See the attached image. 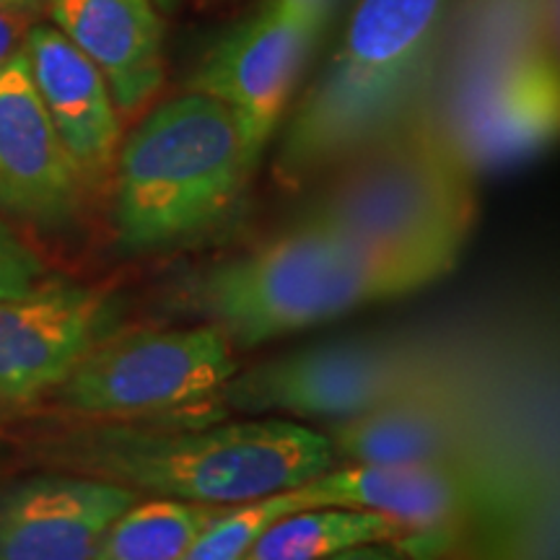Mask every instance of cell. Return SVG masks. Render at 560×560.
Listing matches in <instances>:
<instances>
[{"mask_svg":"<svg viewBox=\"0 0 560 560\" xmlns=\"http://www.w3.org/2000/svg\"><path fill=\"white\" fill-rule=\"evenodd\" d=\"M299 509L340 506L392 516L408 542H446L478 514H499L509 488L446 465H342L293 488Z\"/></svg>","mask_w":560,"mask_h":560,"instance_id":"8fae6325","label":"cell"},{"mask_svg":"<svg viewBox=\"0 0 560 560\" xmlns=\"http://www.w3.org/2000/svg\"><path fill=\"white\" fill-rule=\"evenodd\" d=\"M410 532L376 511L319 506L280 516L249 545L242 560H325L371 542H408Z\"/></svg>","mask_w":560,"mask_h":560,"instance_id":"e0dca14e","label":"cell"},{"mask_svg":"<svg viewBox=\"0 0 560 560\" xmlns=\"http://www.w3.org/2000/svg\"><path fill=\"white\" fill-rule=\"evenodd\" d=\"M330 172L304 219L457 268L478 200L470 166L441 128L408 115Z\"/></svg>","mask_w":560,"mask_h":560,"instance_id":"5b68a950","label":"cell"},{"mask_svg":"<svg viewBox=\"0 0 560 560\" xmlns=\"http://www.w3.org/2000/svg\"><path fill=\"white\" fill-rule=\"evenodd\" d=\"M231 506L149 495L109 524L94 560H179Z\"/></svg>","mask_w":560,"mask_h":560,"instance_id":"ac0fdd59","label":"cell"},{"mask_svg":"<svg viewBox=\"0 0 560 560\" xmlns=\"http://www.w3.org/2000/svg\"><path fill=\"white\" fill-rule=\"evenodd\" d=\"M210 3H221V0H210Z\"/></svg>","mask_w":560,"mask_h":560,"instance_id":"d4e9b609","label":"cell"},{"mask_svg":"<svg viewBox=\"0 0 560 560\" xmlns=\"http://www.w3.org/2000/svg\"><path fill=\"white\" fill-rule=\"evenodd\" d=\"M325 560H425V558L416 556V552L402 542H371V545H359V548L335 552V556Z\"/></svg>","mask_w":560,"mask_h":560,"instance_id":"44dd1931","label":"cell"},{"mask_svg":"<svg viewBox=\"0 0 560 560\" xmlns=\"http://www.w3.org/2000/svg\"><path fill=\"white\" fill-rule=\"evenodd\" d=\"M257 164L234 112L185 91L161 102L120 140L109 177V221L125 257L202 247L240 221Z\"/></svg>","mask_w":560,"mask_h":560,"instance_id":"3957f363","label":"cell"},{"mask_svg":"<svg viewBox=\"0 0 560 560\" xmlns=\"http://www.w3.org/2000/svg\"><path fill=\"white\" fill-rule=\"evenodd\" d=\"M47 0H0V9L19 13V16L30 19L32 13H37L39 9H45Z\"/></svg>","mask_w":560,"mask_h":560,"instance_id":"603a6c76","label":"cell"},{"mask_svg":"<svg viewBox=\"0 0 560 560\" xmlns=\"http://www.w3.org/2000/svg\"><path fill=\"white\" fill-rule=\"evenodd\" d=\"M452 0H359L342 45L285 128L276 177L301 187L395 128L425 81Z\"/></svg>","mask_w":560,"mask_h":560,"instance_id":"277c9868","label":"cell"},{"mask_svg":"<svg viewBox=\"0 0 560 560\" xmlns=\"http://www.w3.org/2000/svg\"><path fill=\"white\" fill-rule=\"evenodd\" d=\"M24 55L47 115L73 159L83 187L109 185L122 140L120 112L102 70L52 24L26 30Z\"/></svg>","mask_w":560,"mask_h":560,"instance_id":"9a60e30c","label":"cell"},{"mask_svg":"<svg viewBox=\"0 0 560 560\" xmlns=\"http://www.w3.org/2000/svg\"><path fill=\"white\" fill-rule=\"evenodd\" d=\"M83 200L86 187L21 50L0 68V215L42 234H68Z\"/></svg>","mask_w":560,"mask_h":560,"instance_id":"7c38bea8","label":"cell"},{"mask_svg":"<svg viewBox=\"0 0 560 560\" xmlns=\"http://www.w3.org/2000/svg\"><path fill=\"white\" fill-rule=\"evenodd\" d=\"M219 325L170 330H117L83 355L52 392L62 410L112 423H149L177 416L221 420V392L240 371Z\"/></svg>","mask_w":560,"mask_h":560,"instance_id":"8992f818","label":"cell"},{"mask_svg":"<svg viewBox=\"0 0 560 560\" xmlns=\"http://www.w3.org/2000/svg\"><path fill=\"white\" fill-rule=\"evenodd\" d=\"M335 457L348 465H446L506 486L480 420L446 387L325 423ZM509 488V486H506Z\"/></svg>","mask_w":560,"mask_h":560,"instance_id":"4fadbf2b","label":"cell"},{"mask_svg":"<svg viewBox=\"0 0 560 560\" xmlns=\"http://www.w3.org/2000/svg\"><path fill=\"white\" fill-rule=\"evenodd\" d=\"M452 270L301 215L283 234L195 272L185 301L219 325L234 348H257L363 306L412 296Z\"/></svg>","mask_w":560,"mask_h":560,"instance_id":"7a4b0ae2","label":"cell"},{"mask_svg":"<svg viewBox=\"0 0 560 560\" xmlns=\"http://www.w3.org/2000/svg\"><path fill=\"white\" fill-rule=\"evenodd\" d=\"M45 278V265L0 215V299L16 296Z\"/></svg>","mask_w":560,"mask_h":560,"instance_id":"ffe728a7","label":"cell"},{"mask_svg":"<svg viewBox=\"0 0 560 560\" xmlns=\"http://www.w3.org/2000/svg\"><path fill=\"white\" fill-rule=\"evenodd\" d=\"M151 3L159 13H164V16H172V13H177L182 9V3H185V0H151Z\"/></svg>","mask_w":560,"mask_h":560,"instance_id":"cb8c5ba5","label":"cell"},{"mask_svg":"<svg viewBox=\"0 0 560 560\" xmlns=\"http://www.w3.org/2000/svg\"><path fill=\"white\" fill-rule=\"evenodd\" d=\"M558 66L545 47L532 45L470 62L441 132L475 174L545 151L558 136Z\"/></svg>","mask_w":560,"mask_h":560,"instance_id":"ba28073f","label":"cell"},{"mask_svg":"<svg viewBox=\"0 0 560 560\" xmlns=\"http://www.w3.org/2000/svg\"><path fill=\"white\" fill-rule=\"evenodd\" d=\"M140 493L50 470L0 486V560H94L109 524Z\"/></svg>","mask_w":560,"mask_h":560,"instance_id":"5bb4252c","label":"cell"},{"mask_svg":"<svg viewBox=\"0 0 560 560\" xmlns=\"http://www.w3.org/2000/svg\"><path fill=\"white\" fill-rule=\"evenodd\" d=\"M299 511V501L291 490L272 493L268 499L231 506L226 514L200 532V537L187 548L179 560H242L249 545L280 516Z\"/></svg>","mask_w":560,"mask_h":560,"instance_id":"d6986e66","label":"cell"},{"mask_svg":"<svg viewBox=\"0 0 560 560\" xmlns=\"http://www.w3.org/2000/svg\"><path fill=\"white\" fill-rule=\"evenodd\" d=\"M120 327V296L66 278H39L0 299V418L52 397L83 355Z\"/></svg>","mask_w":560,"mask_h":560,"instance_id":"9c48e42d","label":"cell"},{"mask_svg":"<svg viewBox=\"0 0 560 560\" xmlns=\"http://www.w3.org/2000/svg\"><path fill=\"white\" fill-rule=\"evenodd\" d=\"M26 30H30L26 26V16L0 9V68L24 50Z\"/></svg>","mask_w":560,"mask_h":560,"instance_id":"7402d4cb","label":"cell"},{"mask_svg":"<svg viewBox=\"0 0 560 560\" xmlns=\"http://www.w3.org/2000/svg\"><path fill=\"white\" fill-rule=\"evenodd\" d=\"M319 32V21L283 0H268L221 37L185 83L187 91L213 96L234 112L257 166L296 94Z\"/></svg>","mask_w":560,"mask_h":560,"instance_id":"30bf717a","label":"cell"},{"mask_svg":"<svg viewBox=\"0 0 560 560\" xmlns=\"http://www.w3.org/2000/svg\"><path fill=\"white\" fill-rule=\"evenodd\" d=\"M52 26L102 70L120 115L164 83V26L151 0H47Z\"/></svg>","mask_w":560,"mask_h":560,"instance_id":"2e32d148","label":"cell"},{"mask_svg":"<svg viewBox=\"0 0 560 560\" xmlns=\"http://www.w3.org/2000/svg\"><path fill=\"white\" fill-rule=\"evenodd\" d=\"M446 387L431 359L405 342L335 340L236 371L221 410L291 420H348Z\"/></svg>","mask_w":560,"mask_h":560,"instance_id":"52a82bcc","label":"cell"},{"mask_svg":"<svg viewBox=\"0 0 560 560\" xmlns=\"http://www.w3.org/2000/svg\"><path fill=\"white\" fill-rule=\"evenodd\" d=\"M34 457L140 495L240 506L299 488L335 467L325 431L283 418L202 423L89 420L42 436Z\"/></svg>","mask_w":560,"mask_h":560,"instance_id":"6da1fadb","label":"cell"}]
</instances>
